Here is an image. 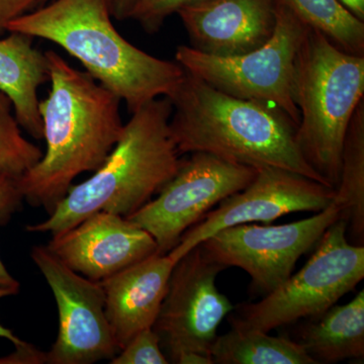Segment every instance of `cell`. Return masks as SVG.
Returning a JSON list of instances; mask_svg holds the SVG:
<instances>
[{
    "instance_id": "obj_1",
    "label": "cell",
    "mask_w": 364,
    "mask_h": 364,
    "mask_svg": "<svg viewBox=\"0 0 364 364\" xmlns=\"http://www.w3.org/2000/svg\"><path fill=\"white\" fill-rule=\"evenodd\" d=\"M51 90L40 100L47 150L18 178L23 196L51 213L83 172L100 168L123 134L121 100L58 53L46 52Z\"/></svg>"
},
{
    "instance_id": "obj_2",
    "label": "cell",
    "mask_w": 364,
    "mask_h": 364,
    "mask_svg": "<svg viewBox=\"0 0 364 364\" xmlns=\"http://www.w3.org/2000/svg\"><path fill=\"white\" fill-rule=\"evenodd\" d=\"M165 97L171 102L170 133L179 154L210 153L254 168L289 170L326 184L301 155L298 126L282 109L232 97L186 71Z\"/></svg>"
},
{
    "instance_id": "obj_3",
    "label": "cell",
    "mask_w": 364,
    "mask_h": 364,
    "mask_svg": "<svg viewBox=\"0 0 364 364\" xmlns=\"http://www.w3.org/2000/svg\"><path fill=\"white\" fill-rule=\"evenodd\" d=\"M112 16V0H55L11 21L7 33L60 46L133 114L167 97L186 71L177 62L151 56L131 44L117 32Z\"/></svg>"
},
{
    "instance_id": "obj_4",
    "label": "cell",
    "mask_w": 364,
    "mask_h": 364,
    "mask_svg": "<svg viewBox=\"0 0 364 364\" xmlns=\"http://www.w3.org/2000/svg\"><path fill=\"white\" fill-rule=\"evenodd\" d=\"M171 114V102L165 97L133 112L102 166L87 181L72 186L46 221L26 230L54 236L97 213L127 218L150 202L181 163L170 133Z\"/></svg>"
},
{
    "instance_id": "obj_5",
    "label": "cell",
    "mask_w": 364,
    "mask_h": 364,
    "mask_svg": "<svg viewBox=\"0 0 364 364\" xmlns=\"http://www.w3.org/2000/svg\"><path fill=\"white\" fill-rule=\"evenodd\" d=\"M363 95L364 56L344 52L306 28L294 65L293 98L299 112L296 140L306 163L335 191L345 136Z\"/></svg>"
},
{
    "instance_id": "obj_6",
    "label": "cell",
    "mask_w": 364,
    "mask_h": 364,
    "mask_svg": "<svg viewBox=\"0 0 364 364\" xmlns=\"http://www.w3.org/2000/svg\"><path fill=\"white\" fill-rule=\"evenodd\" d=\"M363 279L364 246L349 242L342 215L326 230L301 270L261 301L239 306L230 324L272 332L301 318L317 317Z\"/></svg>"
},
{
    "instance_id": "obj_7",
    "label": "cell",
    "mask_w": 364,
    "mask_h": 364,
    "mask_svg": "<svg viewBox=\"0 0 364 364\" xmlns=\"http://www.w3.org/2000/svg\"><path fill=\"white\" fill-rule=\"evenodd\" d=\"M306 28L277 1L274 33L258 49L237 56L219 57L191 46H179L176 62L215 90L282 109L299 126V112L293 98L294 65Z\"/></svg>"
},
{
    "instance_id": "obj_8",
    "label": "cell",
    "mask_w": 364,
    "mask_h": 364,
    "mask_svg": "<svg viewBox=\"0 0 364 364\" xmlns=\"http://www.w3.org/2000/svg\"><path fill=\"white\" fill-rule=\"evenodd\" d=\"M257 168L223 159L210 153H191L156 198L126 219L154 238L158 253L176 247L189 228L228 196L253 181Z\"/></svg>"
},
{
    "instance_id": "obj_9",
    "label": "cell",
    "mask_w": 364,
    "mask_h": 364,
    "mask_svg": "<svg viewBox=\"0 0 364 364\" xmlns=\"http://www.w3.org/2000/svg\"><path fill=\"white\" fill-rule=\"evenodd\" d=\"M334 202L312 217L284 225L241 224L215 232L202 246L225 268L250 275L256 293L269 294L291 277L299 258L312 250L333 223L341 218Z\"/></svg>"
},
{
    "instance_id": "obj_10",
    "label": "cell",
    "mask_w": 364,
    "mask_h": 364,
    "mask_svg": "<svg viewBox=\"0 0 364 364\" xmlns=\"http://www.w3.org/2000/svg\"><path fill=\"white\" fill-rule=\"evenodd\" d=\"M224 269L208 255L202 244L174 264L153 325L170 363H176L186 352L210 355L218 328L234 310L230 299L215 286L218 274Z\"/></svg>"
},
{
    "instance_id": "obj_11",
    "label": "cell",
    "mask_w": 364,
    "mask_h": 364,
    "mask_svg": "<svg viewBox=\"0 0 364 364\" xmlns=\"http://www.w3.org/2000/svg\"><path fill=\"white\" fill-rule=\"evenodd\" d=\"M31 256L51 287L58 308V335L46 353V363L112 360L119 348L105 315V291L100 282L72 270L47 246H36Z\"/></svg>"
},
{
    "instance_id": "obj_12",
    "label": "cell",
    "mask_w": 364,
    "mask_h": 364,
    "mask_svg": "<svg viewBox=\"0 0 364 364\" xmlns=\"http://www.w3.org/2000/svg\"><path fill=\"white\" fill-rule=\"evenodd\" d=\"M335 189L289 170L261 167L245 188L228 196L182 235L168 253L177 262L215 232L250 223L269 224L298 212L318 213L329 207Z\"/></svg>"
},
{
    "instance_id": "obj_13",
    "label": "cell",
    "mask_w": 364,
    "mask_h": 364,
    "mask_svg": "<svg viewBox=\"0 0 364 364\" xmlns=\"http://www.w3.org/2000/svg\"><path fill=\"white\" fill-rule=\"evenodd\" d=\"M47 248L72 270L95 282L158 253L148 232L122 215L105 212L54 235Z\"/></svg>"
},
{
    "instance_id": "obj_14",
    "label": "cell",
    "mask_w": 364,
    "mask_h": 364,
    "mask_svg": "<svg viewBox=\"0 0 364 364\" xmlns=\"http://www.w3.org/2000/svg\"><path fill=\"white\" fill-rule=\"evenodd\" d=\"M191 48L231 57L258 49L277 26V0H205L177 13Z\"/></svg>"
},
{
    "instance_id": "obj_15",
    "label": "cell",
    "mask_w": 364,
    "mask_h": 364,
    "mask_svg": "<svg viewBox=\"0 0 364 364\" xmlns=\"http://www.w3.org/2000/svg\"><path fill=\"white\" fill-rule=\"evenodd\" d=\"M176 263L168 253H155L100 282L119 351L139 332L153 328Z\"/></svg>"
},
{
    "instance_id": "obj_16",
    "label": "cell",
    "mask_w": 364,
    "mask_h": 364,
    "mask_svg": "<svg viewBox=\"0 0 364 364\" xmlns=\"http://www.w3.org/2000/svg\"><path fill=\"white\" fill-rule=\"evenodd\" d=\"M7 33L0 38V90L11 98L21 128L41 140L43 123L38 90L49 81L47 56L33 47L31 36Z\"/></svg>"
},
{
    "instance_id": "obj_17",
    "label": "cell",
    "mask_w": 364,
    "mask_h": 364,
    "mask_svg": "<svg viewBox=\"0 0 364 364\" xmlns=\"http://www.w3.org/2000/svg\"><path fill=\"white\" fill-rule=\"evenodd\" d=\"M299 327L298 342L316 363L364 356V289L345 305H333Z\"/></svg>"
},
{
    "instance_id": "obj_18",
    "label": "cell",
    "mask_w": 364,
    "mask_h": 364,
    "mask_svg": "<svg viewBox=\"0 0 364 364\" xmlns=\"http://www.w3.org/2000/svg\"><path fill=\"white\" fill-rule=\"evenodd\" d=\"M347 221V238L364 246V100L353 112L345 136L339 183L333 200Z\"/></svg>"
},
{
    "instance_id": "obj_19",
    "label": "cell",
    "mask_w": 364,
    "mask_h": 364,
    "mask_svg": "<svg viewBox=\"0 0 364 364\" xmlns=\"http://www.w3.org/2000/svg\"><path fill=\"white\" fill-rule=\"evenodd\" d=\"M210 356L214 364H317L294 339L247 328L218 336Z\"/></svg>"
},
{
    "instance_id": "obj_20",
    "label": "cell",
    "mask_w": 364,
    "mask_h": 364,
    "mask_svg": "<svg viewBox=\"0 0 364 364\" xmlns=\"http://www.w3.org/2000/svg\"><path fill=\"white\" fill-rule=\"evenodd\" d=\"M304 25L318 31L340 49L364 56L363 21L354 16L338 0H277Z\"/></svg>"
},
{
    "instance_id": "obj_21",
    "label": "cell",
    "mask_w": 364,
    "mask_h": 364,
    "mask_svg": "<svg viewBox=\"0 0 364 364\" xmlns=\"http://www.w3.org/2000/svg\"><path fill=\"white\" fill-rule=\"evenodd\" d=\"M42 157V150L21 134L13 102L0 90V176L20 178Z\"/></svg>"
},
{
    "instance_id": "obj_22",
    "label": "cell",
    "mask_w": 364,
    "mask_h": 364,
    "mask_svg": "<svg viewBox=\"0 0 364 364\" xmlns=\"http://www.w3.org/2000/svg\"><path fill=\"white\" fill-rule=\"evenodd\" d=\"M109 363L167 364L169 360L163 354L157 333L153 328H147L136 334Z\"/></svg>"
},
{
    "instance_id": "obj_23",
    "label": "cell",
    "mask_w": 364,
    "mask_h": 364,
    "mask_svg": "<svg viewBox=\"0 0 364 364\" xmlns=\"http://www.w3.org/2000/svg\"><path fill=\"white\" fill-rule=\"evenodd\" d=\"M203 1L205 0H136L129 18L138 21L146 32L154 33L172 14Z\"/></svg>"
},
{
    "instance_id": "obj_24",
    "label": "cell",
    "mask_w": 364,
    "mask_h": 364,
    "mask_svg": "<svg viewBox=\"0 0 364 364\" xmlns=\"http://www.w3.org/2000/svg\"><path fill=\"white\" fill-rule=\"evenodd\" d=\"M23 200L18 178L0 176V225L6 224L11 220V215L20 208ZM0 287H11L20 291V282H18L0 259Z\"/></svg>"
},
{
    "instance_id": "obj_25",
    "label": "cell",
    "mask_w": 364,
    "mask_h": 364,
    "mask_svg": "<svg viewBox=\"0 0 364 364\" xmlns=\"http://www.w3.org/2000/svg\"><path fill=\"white\" fill-rule=\"evenodd\" d=\"M40 0H0V38L7 33V26L16 18L30 13Z\"/></svg>"
},
{
    "instance_id": "obj_26",
    "label": "cell",
    "mask_w": 364,
    "mask_h": 364,
    "mask_svg": "<svg viewBox=\"0 0 364 364\" xmlns=\"http://www.w3.org/2000/svg\"><path fill=\"white\" fill-rule=\"evenodd\" d=\"M18 289H11V287H0V299L6 298V296H14L18 293ZM0 338L9 340L16 347L25 346L28 344L26 342L21 341L18 336L14 334L11 330L7 329L4 325L0 324Z\"/></svg>"
},
{
    "instance_id": "obj_27",
    "label": "cell",
    "mask_w": 364,
    "mask_h": 364,
    "mask_svg": "<svg viewBox=\"0 0 364 364\" xmlns=\"http://www.w3.org/2000/svg\"><path fill=\"white\" fill-rule=\"evenodd\" d=\"M46 1L47 0H40V2ZM136 2V0H112V16H114L117 21H124L130 18Z\"/></svg>"
},
{
    "instance_id": "obj_28",
    "label": "cell",
    "mask_w": 364,
    "mask_h": 364,
    "mask_svg": "<svg viewBox=\"0 0 364 364\" xmlns=\"http://www.w3.org/2000/svg\"><path fill=\"white\" fill-rule=\"evenodd\" d=\"M176 363L179 364H214L212 356L198 352H186L177 358Z\"/></svg>"
},
{
    "instance_id": "obj_29",
    "label": "cell",
    "mask_w": 364,
    "mask_h": 364,
    "mask_svg": "<svg viewBox=\"0 0 364 364\" xmlns=\"http://www.w3.org/2000/svg\"><path fill=\"white\" fill-rule=\"evenodd\" d=\"M354 16L359 20H364V0H338Z\"/></svg>"
}]
</instances>
